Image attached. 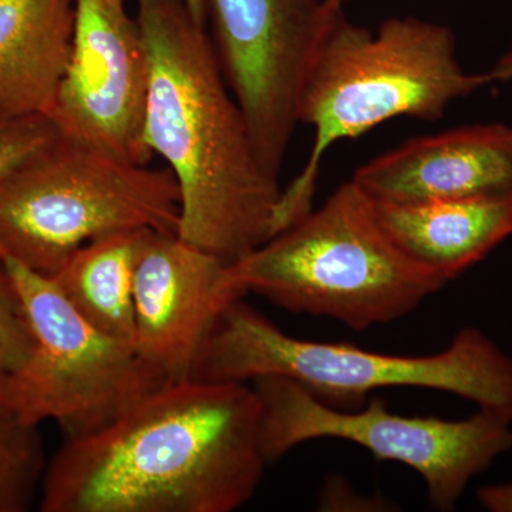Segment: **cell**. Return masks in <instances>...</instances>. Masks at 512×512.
<instances>
[{"mask_svg": "<svg viewBox=\"0 0 512 512\" xmlns=\"http://www.w3.org/2000/svg\"><path fill=\"white\" fill-rule=\"evenodd\" d=\"M491 82H511L512 80V49L510 52L505 53L490 72Z\"/></svg>", "mask_w": 512, "mask_h": 512, "instance_id": "20", "label": "cell"}, {"mask_svg": "<svg viewBox=\"0 0 512 512\" xmlns=\"http://www.w3.org/2000/svg\"><path fill=\"white\" fill-rule=\"evenodd\" d=\"M168 168L117 160L56 136L0 177V254L53 276L80 247L126 229L177 234Z\"/></svg>", "mask_w": 512, "mask_h": 512, "instance_id": "6", "label": "cell"}, {"mask_svg": "<svg viewBox=\"0 0 512 512\" xmlns=\"http://www.w3.org/2000/svg\"><path fill=\"white\" fill-rule=\"evenodd\" d=\"M241 298L227 262L173 232L150 231L134 274V348L167 379L190 377L222 311Z\"/></svg>", "mask_w": 512, "mask_h": 512, "instance_id": "11", "label": "cell"}, {"mask_svg": "<svg viewBox=\"0 0 512 512\" xmlns=\"http://www.w3.org/2000/svg\"><path fill=\"white\" fill-rule=\"evenodd\" d=\"M251 383L170 380L101 429L64 439L43 512H232L264 477Z\"/></svg>", "mask_w": 512, "mask_h": 512, "instance_id": "1", "label": "cell"}, {"mask_svg": "<svg viewBox=\"0 0 512 512\" xmlns=\"http://www.w3.org/2000/svg\"><path fill=\"white\" fill-rule=\"evenodd\" d=\"M136 18L150 67L144 143L177 181V235L232 264L284 231V190L185 0H137Z\"/></svg>", "mask_w": 512, "mask_h": 512, "instance_id": "2", "label": "cell"}, {"mask_svg": "<svg viewBox=\"0 0 512 512\" xmlns=\"http://www.w3.org/2000/svg\"><path fill=\"white\" fill-rule=\"evenodd\" d=\"M0 265L33 336L23 366L0 376V397L20 419L33 426L57 421L66 439L84 436L170 382L133 345L94 328L50 276L5 254Z\"/></svg>", "mask_w": 512, "mask_h": 512, "instance_id": "7", "label": "cell"}, {"mask_svg": "<svg viewBox=\"0 0 512 512\" xmlns=\"http://www.w3.org/2000/svg\"><path fill=\"white\" fill-rule=\"evenodd\" d=\"M477 498L485 510L512 512V484L488 485L477 491Z\"/></svg>", "mask_w": 512, "mask_h": 512, "instance_id": "19", "label": "cell"}, {"mask_svg": "<svg viewBox=\"0 0 512 512\" xmlns=\"http://www.w3.org/2000/svg\"><path fill=\"white\" fill-rule=\"evenodd\" d=\"M262 406V446L268 464L312 440L350 441L377 461H394L416 471L431 507L450 511L468 483L495 458L512 450V421L480 410L466 420L402 416L382 397L365 409L343 410L284 377L252 380Z\"/></svg>", "mask_w": 512, "mask_h": 512, "instance_id": "8", "label": "cell"}, {"mask_svg": "<svg viewBox=\"0 0 512 512\" xmlns=\"http://www.w3.org/2000/svg\"><path fill=\"white\" fill-rule=\"evenodd\" d=\"M33 336L25 309L9 276L0 265V376L23 366L30 355Z\"/></svg>", "mask_w": 512, "mask_h": 512, "instance_id": "17", "label": "cell"}, {"mask_svg": "<svg viewBox=\"0 0 512 512\" xmlns=\"http://www.w3.org/2000/svg\"><path fill=\"white\" fill-rule=\"evenodd\" d=\"M352 181L386 204L512 197V128L483 124L413 138L357 168Z\"/></svg>", "mask_w": 512, "mask_h": 512, "instance_id": "12", "label": "cell"}, {"mask_svg": "<svg viewBox=\"0 0 512 512\" xmlns=\"http://www.w3.org/2000/svg\"><path fill=\"white\" fill-rule=\"evenodd\" d=\"M232 284L292 313L365 330L404 318L447 282L403 254L352 180L319 210L228 264Z\"/></svg>", "mask_w": 512, "mask_h": 512, "instance_id": "4", "label": "cell"}, {"mask_svg": "<svg viewBox=\"0 0 512 512\" xmlns=\"http://www.w3.org/2000/svg\"><path fill=\"white\" fill-rule=\"evenodd\" d=\"M148 80L143 33L126 0H76L72 52L46 119L59 136L148 165Z\"/></svg>", "mask_w": 512, "mask_h": 512, "instance_id": "10", "label": "cell"}, {"mask_svg": "<svg viewBox=\"0 0 512 512\" xmlns=\"http://www.w3.org/2000/svg\"><path fill=\"white\" fill-rule=\"evenodd\" d=\"M346 2H349V0H332L333 5L339 6V8H343Z\"/></svg>", "mask_w": 512, "mask_h": 512, "instance_id": "22", "label": "cell"}, {"mask_svg": "<svg viewBox=\"0 0 512 512\" xmlns=\"http://www.w3.org/2000/svg\"><path fill=\"white\" fill-rule=\"evenodd\" d=\"M46 467L37 426L20 419L0 397V512L29 510Z\"/></svg>", "mask_w": 512, "mask_h": 512, "instance_id": "16", "label": "cell"}, {"mask_svg": "<svg viewBox=\"0 0 512 512\" xmlns=\"http://www.w3.org/2000/svg\"><path fill=\"white\" fill-rule=\"evenodd\" d=\"M185 5L190 9L192 18L195 19V22L200 23L201 26H204V28L207 29L204 0H185Z\"/></svg>", "mask_w": 512, "mask_h": 512, "instance_id": "21", "label": "cell"}, {"mask_svg": "<svg viewBox=\"0 0 512 512\" xmlns=\"http://www.w3.org/2000/svg\"><path fill=\"white\" fill-rule=\"evenodd\" d=\"M56 136L46 117H0V177Z\"/></svg>", "mask_w": 512, "mask_h": 512, "instance_id": "18", "label": "cell"}, {"mask_svg": "<svg viewBox=\"0 0 512 512\" xmlns=\"http://www.w3.org/2000/svg\"><path fill=\"white\" fill-rule=\"evenodd\" d=\"M76 0H0V117H47L72 52Z\"/></svg>", "mask_w": 512, "mask_h": 512, "instance_id": "14", "label": "cell"}, {"mask_svg": "<svg viewBox=\"0 0 512 512\" xmlns=\"http://www.w3.org/2000/svg\"><path fill=\"white\" fill-rule=\"evenodd\" d=\"M380 227L403 254L453 281L512 235V197L386 204Z\"/></svg>", "mask_w": 512, "mask_h": 512, "instance_id": "13", "label": "cell"}, {"mask_svg": "<svg viewBox=\"0 0 512 512\" xmlns=\"http://www.w3.org/2000/svg\"><path fill=\"white\" fill-rule=\"evenodd\" d=\"M151 229H126L84 244L50 276L84 319L120 342L134 346V274Z\"/></svg>", "mask_w": 512, "mask_h": 512, "instance_id": "15", "label": "cell"}, {"mask_svg": "<svg viewBox=\"0 0 512 512\" xmlns=\"http://www.w3.org/2000/svg\"><path fill=\"white\" fill-rule=\"evenodd\" d=\"M207 32L266 173L279 181L332 0H204Z\"/></svg>", "mask_w": 512, "mask_h": 512, "instance_id": "9", "label": "cell"}, {"mask_svg": "<svg viewBox=\"0 0 512 512\" xmlns=\"http://www.w3.org/2000/svg\"><path fill=\"white\" fill-rule=\"evenodd\" d=\"M456 53V37L439 23L392 18L373 33L339 16L303 87L299 123L315 136L301 174L282 192L286 227L312 210L320 164L333 144L399 117L439 120L451 103L493 83L488 73H467Z\"/></svg>", "mask_w": 512, "mask_h": 512, "instance_id": "3", "label": "cell"}, {"mask_svg": "<svg viewBox=\"0 0 512 512\" xmlns=\"http://www.w3.org/2000/svg\"><path fill=\"white\" fill-rule=\"evenodd\" d=\"M269 376L293 380L330 406L365 402L387 387H417L456 394L512 421V357L473 328L434 355H384L295 338L237 299L215 322L190 377L251 383Z\"/></svg>", "mask_w": 512, "mask_h": 512, "instance_id": "5", "label": "cell"}]
</instances>
